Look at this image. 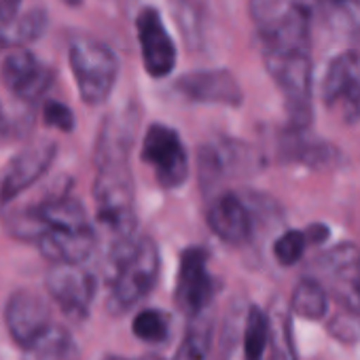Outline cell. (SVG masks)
<instances>
[{
    "label": "cell",
    "mask_w": 360,
    "mask_h": 360,
    "mask_svg": "<svg viewBox=\"0 0 360 360\" xmlns=\"http://www.w3.org/2000/svg\"><path fill=\"white\" fill-rule=\"evenodd\" d=\"M13 233L34 240L53 265H83L96 248V229L70 195L49 198L13 219Z\"/></svg>",
    "instance_id": "cell-1"
},
{
    "label": "cell",
    "mask_w": 360,
    "mask_h": 360,
    "mask_svg": "<svg viewBox=\"0 0 360 360\" xmlns=\"http://www.w3.org/2000/svg\"><path fill=\"white\" fill-rule=\"evenodd\" d=\"M108 267V309L112 314H123L153 290L159 276V250L153 240L134 238L110 248Z\"/></svg>",
    "instance_id": "cell-2"
},
{
    "label": "cell",
    "mask_w": 360,
    "mask_h": 360,
    "mask_svg": "<svg viewBox=\"0 0 360 360\" xmlns=\"http://www.w3.org/2000/svg\"><path fill=\"white\" fill-rule=\"evenodd\" d=\"M94 200L98 223L112 238V246L134 240V183L127 161L100 163L94 183Z\"/></svg>",
    "instance_id": "cell-3"
},
{
    "label": "cell",
    "mask_w": 360,
    "mask_h": 360,
    "mask_svg": "<svg viewBox=\"0 0 360 360\" xmlns=\"http://www.w3.org/2000/svg\"><path fill=\"white\" fill-rule=\"evenodd\" d=\"M267 72L280 87L290 131H305L311 121V47L261 51Z\"/></svg>",
    "instance_id": "cell-4"
},
{
    "label": "cell",
    "mask_w": 360,
    "mask_h": 360,
    "mask_svg": "<svg viewBox=\"0 0 360 360\" xmlns=\"http://www.w3.org/2000/svg\"><path fill=\"white\" fill-rule=\"evenodd\" d=\"M70 68L85 104L98 106L108 100L119 77V62L104 43L79 37L70 43Z\"/></svg>",
    "instance_id": "cell-5"
},
{
    "label": "cell",
    "mask_w": 360,
    "mask_h": 360,
    "mask_svg": "<svg viewBox=\"0 0 360 360\" xmlns=\"http://www.w3.org/2000/svg\"><path fill=\"white\" fill-rule=\"evenodd\" d=\"M142 161L150 165L163 189H176L189 176V159L180 136L161 123L148 127L142 140Z\"/></svg>",
    "instance_id": "cell-6"
},
{
    "label": "cell",
    "mask_w": 360,
    "mask_h": 360,
    "mask_svg": "<svg viewBox=\"0 0 360 360\" xmlns=\"http://www.w3.org/2000/svg\"><path fill=\"white\" fill-rule=\"evenodd\" d=\"M322 98L343 121L360 119V45L339 53L328 64Z\"/></svg>",
    "instance_id": "cell-7"
},
{
    "label": "cell",
    "mask_w": 360,
    "mask_h": 360,
    "mask_svg": "<svg viewBox=\"0 0 360 360\" xmlns=\"http://www.w3.org/2000/svg\"><path fill=\"white\" fill-rule=\"evenodd\" d=\"M5 324L13 341L28 354L49 335L58 322H53L49 305L43 297L32 290H18L7 301Z\"/></svg>",
    "instance_id": "cell-8"
},
{
    "label": "cell",
    "mask_w": 360,
    "mask_h": 360,
    "mask_svg": "<svg viewBox=\"0 0 360 360\" xmlns=\"http://www.w3.org/2000/svg\"><path fill=\"white\" fill-rule=\"evenodd\" d=\"M49 297L72 320H83L94 303L98 282L83 265H53L45 280Z\"/></svg>",
    "instance_id": "cell-9"
},
{
    "label": "cell",
    "mask_w": 360,
    "mask_h": 360,
    "mask_svg": "<svg viewBox=\"0 0 360 360\" xmlns=\"http://www.w3.org/2000/svg\"><path fill=\"white\" fill-rule=\"evenodd\" d=\"M214 295L212 276L208 269V252L202 248H189L180 257L176 278V305L187 318L204 316Z\"/></svg>",
    "instance_id": "cell-10"
},
{
    "label": "cell",
    "mask_w": 360,
    "mask_h": 360,
    "mask_svg": "<svg viewBox=\"0 0 360 360\" xmlns=\"http://www.w3.org/2000/svg\"><path fill=\"white\" fill-rule=\"evenodd\" d=\"M136 32L140 41L142 62L153 79L167 77L176 66V45L157 9L144 7L136 18Z\"/></svg>",
    "instance_id": "cell-11"
},
{
    "label": "cell",
    "mask_w": 360,
    "mask_h": 360,
    "mask_svg": "<svg viewBox=\"0 0 360 360\" xmlns=\"http://www.w3.org/2000/svg\"><path fill=\"white\" fill-rule=\"evenodd\" d=\"M176 91L183 94L191 102L202 104H223V106H240L244 102V91L236 77L229 70H195L183 75L176 81Z\"/></svg>",
    "instance_id": "cell-12"
},
{
    "label": "cell",
    "mask_w": 360,
    "mask_h": 360,
    "mask_svg": "<svg viewBox=\"0 0 360 360\" xmlns=\"http://www.w3.org/2000/svg\"><path fill=\"white\" fill-rule=\"evenodd\" d=\"M0 79L15 98L34 102L51 85V70L45 68L34 53L18 47L0 64Z\"/></svg>",
    "instance_id": "cell-13"
},
{
    "label": "cell",
    "mask_w": 360,
    "mask_h": 360,
    "mask_svg": "<svg viewBox=\"0 0 360 360\" xmlns=\"http://www.w3.org/2000/svg\"><path fill=\"white\" fill-rule=\"evenodd\" d=\"M56 159V144L37 142L24 148L7 167L0 183V200L11 202L24 191H28L37 180L51 167Z\"/></svg>",
    "instance_id": "cell-14"
},
{
    "label": "cell",
    "mask_w": 360,
    "mask_h": 360,
    "mask_svg": "<svg viewBox=\"0 0 360 360\" xmlns=\"http://www.w3.org/2000/svg\"><path fill=\"white\" fill-rule=\"evenodd\" d=\"M208 225L223 242L231 246L246 244L252 236V217L246 204L233 195L223 193L208 206Z\"/></svg>",
    "instance_id": "cell-15"
},
{
    "label": "cell",
    "mask_w": 360,
    "mask_h": 360,
    "mask_svg": "<svg viewBox=\"0 0 360 360\" xmlns=\"http://www.w3.org/2000/svg\"><path fill=\"white\" fill-rule=\"evenodd\" d=\"M134 125H136V115L131 110H121L106 119L96 146L98 165L112 163V161H127L129 146L134 140Z\"/></svg>",
    "instance_id": "cell-16"
},
{
    "label": "cell",
    "mask_w": 360,
    "mask_h": 360,
    "mask_svg": "<svg viewBox=\"0 0 360 360\" xmlns=\"http://www.w3.org/2000/svg\"><path fill=\"white\" fill-rule=\"evenodd\" d=\"M246 146L233 140H219L214 144H206L200 150V172L206 178V185H212L217 180L231 174V169L242 167L246 161Z\"/></svg>",
    "instance_id": "cell-17"
},
{
    "label": "cell",
    "mask_w": 360,
    "mask_h": 360,
    "mask_svg": "<svg viewBox=\"0 0 360 360\" xmlns=\"http://www.w3.org/2000/svg\"><path fill=\"white\" fill-rule=\"evenodd\" d=\"M326 28L354 37L360 32V0H301Z\"/></svg>",
    "instance_id": "cell-18"
},
{
    "label": "cell",
    "mask_w": 360,
    "mask_h": 360,
    "mask_svg": "<svg viewBox=\"0 0 360 360\" xmlns=\"http://www.w3.org/2000/svg\"><path fill=\"white\" fill-rule=\"evenodd\" d=\"M290 309L301 318L322 320L328 309V295L324 286L314 278H305L303 282H299L290 299Z\"/></svg>",
    "instance_id": "cell-19"
},
{
    "label": "cell",
    "mask_w": 360,
    "mask_h": 360,
    "mask_svg": "<svg viewBox=\"0 0 360 360\" xmlns=\"http://www.w3.org/2000/svg\"><path fill=\"white\" fill-rule=\"evenodd\" d=\"M212 347V324L200 316L193 318L185 330V337L176 349L174 360H208Z\"/></svg>",
    "instance_id": "cell-20"
},
{
    "label": "cell",
    "mask_w": 360,
    "mask_h": 360,
    "mask_svg": "<svg viewBox=\"0 0 360 360\" xmlns=\"http://www.w3.org/2000/svg\"><path fill=\"white\" fill-rule=\"evenodd\" d=\"M269 339L271 318L263 309L252 307L244 328V360H263L269 347Z\"/></svg>",
    "instance_id": "cell-21"
},
{
    "label": "cell",
    "mask_w": 360,
    "mask_h": 360,
    "mask_svg": "<svg viewBox=\"0 0 360 360\" xmlns=\"http://www.w3.org/2000/svg\"><path fill=\"white\" fill-rule=\"evenodd\" d=\"M284 155L290 161H299V163L314 165V167L328 165L330 161L337 159V150L330 144L299 138V131H292V140H288V144L284 148Z\"/></svg>",
    "instance_id": "cell-22"
},
{
    "label": "cell",
    "mask_w": 360,
    "mask_h": 360,
    "mask_svg": "<svg viewBox=\"0 0 360 360\" xmlns=\"http://www.w3.org/2000/svg\"><path fill=\"white\" fill-rule=\"evenodd\" d=\"M47 28V13L43 9H30L24 11V15L18 20V24L5 34V45H30L37 41Z\"/></svg>",
    "instance_id": "cell-23"
},
{
    "label": "cell",
    "mask_w": 360,
    "mask_h": 360,
    "mask_svg": "<svg viewBox=\"0 0 360 360\" xmlns=\"http://www.w3.org/2000/svg\"><path fill=\"white\" fill-rule=\"evenodd\" d=\"M70 352H72L70 333L62 324H56L49 330V335L32 352H28V356L32 360H66Z\"/></svg>",
    "instance_id": "cell-24"
},
{
    "label": "cell",
    "mask_w": 360,
    "mask_h": 360,
    "mask_svg": "<svg viewBox=\"0 0 360 360\" xmlns=\"http://www.w3.org/2000/svg\"><path fill=\"white\" fill-rule=\"evenodd\" d=\"M134 335L148 343H161L167 339L169 333V320L159 309H142L134 318Z\"/></svg>",
    "instance_id": "cell-25"
},
{
    "label": "cell",
    "mask_w": 360,
    "mask_h": 360,
    "mask_svg": "<svg viewBox=\"0 0 360 360\" xmlns=\"http://www.w3.org/2000/svg\"><path fill=\"white\" fill-rule=\"evenodd\" d=\"M307 240L309 236L303 231H286L282 233L276 244H274V255L282 265H295L297 261H301V257L305 255L307 248Z\"/></svg>",
    "instance_id": "cell-26"
},
{
    "label": "cell",
    "mask_w": 360,
    "mask_h": 360,
    "mask_svg": "<svg viewBox=\"0 0 360 360\" xmlns=\"http://www.w3.org/2000/svg\"><path fill=\"white\" fill-rule=\"evenodd\" d=\"M263 360H297L290 328L284 320H271V339Z\"/></svg>",
    "instance_id": "cell-27"
},
{
    "label": "cell",
    "mask_w": 360,
    "mask_h": 360,
    "mask_svg": "<svg viewBox=\"0 0 360 360\" xmlns=\"http://www.w3.org/2000/svg\"><path fill=\"white\" fill-rule=\"evenodd\" d=\"M43 119L49 127H56L60 131H72L75 127V115L72 110L56 100H49L43 108Z\"/></svg>",
    "instance_id": "cell-28"
},
{
    "label": "cell",
    "mask_w": 360,
    "mask_h": 360,
    "mask_svg": "<svg viewBox=\"0 0 360 360\" xmlns=\"http://www.w3.org/2000/svg\"><path fill=\"white\" fill-rule=\"evenodd\" d=\"M22 5L24 0H0V41H3V45H5V34L24 15Z\"/></svg>",
    "instance_id": "cell-29"
},
{
    "label": "cell",
    "mask_w": 360,
    "mask_h": 360,
    "mask_svg": "<svg viewBox=\"0 0 360 360\" xmlns=\"http://www.w3.org/2000/svg\"><path fill=\"white\" fill-rule=\"evenodd\" d=\"M64 3H68V5H81L83 0H64Z\"/></svg>",
    "instance_id": "cell-30"
},
{
    "label": "cell",
    "mask_w": 360,
    "mask_h": 360,
    "mask_svg": "<svg viewBox=\"0 0 360 360\" xmlns=\"http://www.w3.org/2000/svg\"><path fill=\"white\" fill-rule=\"evenodd\" d=\"M140 360H161L159 356H144V358H140Z\"/></svg>",
    "instance_id": "cell-31"
},
{
    "label": "cell",
    "mask_w": 360,
    "mask_h": 360,
    "mask_svg": "<svg viewBox=\"0 0 360 360\" xmlns=\"http://www.w3.org/2000/svg\"><path fill=\"white\" fill-rule=\"evenodd\" d=\"M104 360H125V358H119V356H106Z\"/></svg>",
    "instance_id": "cell-32"
}]
</instances>
